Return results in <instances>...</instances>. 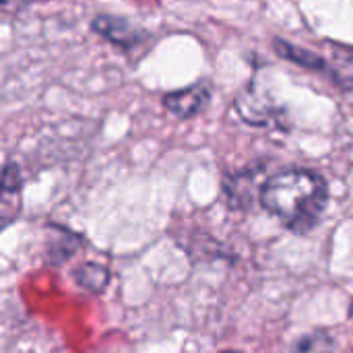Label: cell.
Segmentation results:
<instances>
[{"label":"cell","instance_id":"6da1fadb","mask_svg":"<svg viewBox=\"0 0 353 353\" xmlns=\"http://www.w3.org/2000/svg\"><path fill=\"white\" fill-rule=\"evenodd\" d=\"M261 205L290 232L308 234L319 225L329 205V188L314 172L288 170L261 188Z\"/></svg>","mask_w":353,"mask_h":353},{"label":"cell","instance_id":"277c9868","mask_svg":"<svg viewBox=\"0 0 353 353\" xmlns=\"http://www.w3.org/2000/svg\"><path fill=\"white\" fill-rule=\"evenodd\" d=\"M335 337L327 329H316L296 339L283 353H333Z\"/></svg>","mask_w":353,"mask_h":353},{"label":"cell","instance_id":"8992f818","mask_svg":"<svg viewBox=\"0 0 353 353\" xmlns=\"http://www.w3.org/2000/svg\"><path fill=\"white\" fill-rule=\"evenodd\" d=\"M221 353H242V352H221Z\"/></svg>","mask_w":353,"mask_h":353},{"label":"cell","instance_id":"7a4b0ae2","mask_svg":"<svg viewBox=\"0 0 353 353\" xmlns=\"http://www.w3.org/2000/svg\"><path fill=\"white\" fill-rule=\"evenodd\" d=\"M209 97H211V91L207 85H192L188 89L165 95L163 105L168 112L176 114L178 118H192L205 110V105L209 103Z\"/></svg>","mask_w":353,"mask_h":353},{"label":"cell","instance_id":"3957f363","mask_svg":"<svg viewBox=\"0 0 353 353\" xmlns=\"http://www.w3.org/2000/svg\"><path fill=\"white\" fill-rule=\"evenodd\" d=\"M93 29L122 48L134 46L141 37V33L134 31V27L130 23H126L122 19H112V17H97L93 21Z\"/></svg>","mask_w":353,"mask_h":353},{"label":"cell","instance_id":"5b68a950","mask_svg":"<svg viewBox=\"0 0 353 353\" xmlns=\"http://www.w3.org/2000/svg\"><path fill=\"white\" fill-rule=\"evenodd\" d=\"M74 281H77L83 290H89V292H93V294H99V292H103V288L108 285L110 273H108V269L101 267V265L85 263V265L77 267V271H74Z\"/></svg>","mask_w":353,"mask_h":353}]
</instances>
